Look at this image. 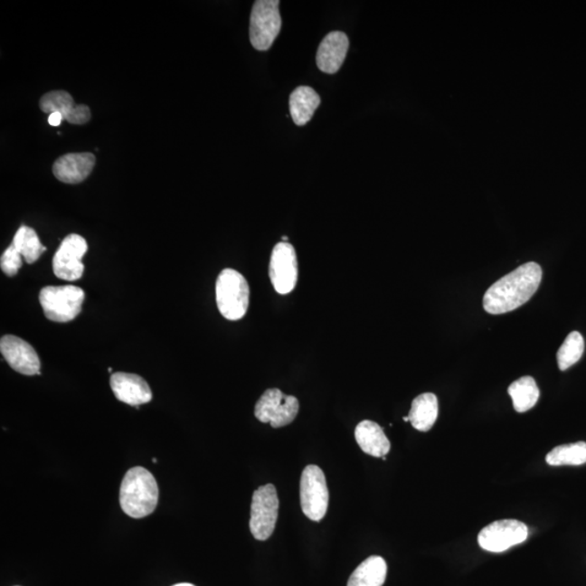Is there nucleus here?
Returning a JSON list of instances; mask_svg holds the SVG:
<instances>
[{
    "mask_svg": "<svg viewBox=\"0 0 586 586\" xmlns=\"http://www.w3.org/2000/svg\"><path fill=\"white\" fill-rule=\"evenodd\" d=\"M541 280L539 264L529 262L521 265L488 288L483 298V307L493 315L515 311L530 300L539 289Z\"/></svg>",
    "mask_w": 586,
    "mask_h": 586,
    "instance_id": "f257e3e1",
    "label": "nucleus"
},
{
    "mask_svg": "<svg viewBox=\"0 0 586 586\" xmlns=\"http://www.w3.org/2000/svg\"><path fill=\"white\" fill-rule=\"evenodd\" d=\"M159 487L155 477L144 467L130 468L119 487V504L129 517L140 519L155 512Z\"/></svg>",
    "mask_w": 586,
    "mask_h": 586,
    "instance_id": "f03ea898",
    "label": "nucleus"
},
{
    "mask_svg": "<svg viewBox=\"0 0 586 586\" xmlns=\"http://www.w3.org/2000/svg\"><path fill=\"white\" fill-rule=\"evenodd\" d=\"M216 304L220 313L228 320H239L249 307L250 288L239 271L226 269L219 275L215 286Z\"/></svg>",
    "mask_w": 586,
    "mask_h": 586,
    "instance_id": "7ed1b4c3",
    "label": "nucleus"
},
{
    "mask_svg": "<svg viewBox=\"0 0 586 586\" xmlns=\"http://www.w3.org/2000/svg\"><path fill=\"white\" fill-rule=\"evenodd\" d=\"M84 298V290L73 285L48 286L40 292V302L45 317L56 323H68L78 317Z\"/></svg>",
    "mask_w": 586,
    "mask_h": 586,
    "instance_id": "20e7f679",
    "label": "nucleus"
},
{
    "mask_svg": "<svg viewBox=\"0 0 586 586\" xmlns=\"http://www.w3.org/2000/svg\"><path fill=\"white\" fill-rule=\"evenodd\" d=\"M281 29L279 0H258L250 18V41L260 52L269 51Z\"/></svg>",
    "mask_w": 586,
    "mask_h": 586,
    "instance_id": "39448f33",
    "label": "nucleus"
},
{
    "mask_svg": "<svg viewBox=\"0 0 586 586\" xmlns=\"http://www.w3.org/2000/svg\"><path fill=\"white\" fill-rule=\"evenodd\" d=\"M302 512L309 520L320 521L328 509L329 491L324 471L318 466L304 468L300 481Z\"/></svg>",
    "mask_w": 586,
    "mask_h": 586,
    "instance_id": "423d86ee",
    "label": "nucleus"
},
{
    "mask_svg": "<svg viewBox=\"0 0 586 586\" xmlns=\"http://www.w3.org/2000/svg\"><path fill=\"white\" fill-rule=\"evenodd\" d=\"M279 499L273 485L260 487L254 491L250 530L255 540H269L279 519Z\"/></svg>",
    "mask_w": 586,
    "mask_h": 586,
    "instance_id": "0eeeda50",
    "label": "nucleus"
},
{
    "mask_svg": "<svg viewBox=\"0 0 586 586\" xmlns=\"http://www.w3.org/2000/svg\"><path fill=\"white\" fill-rule=\"evenodd\" d=\"M298 409L300 404L295 396L287 395L279 389H269L255 405L254 415L260 422L281 428L296 420Z\"/></svg>",
    "mask_w": 586,
    "mask_h": 586,
    "instance_id": "6e6552de",
    "label": "nucleus"
},
{
    "mask_svg": "<svg viewBox=\"0 0 586 586\" xmlns=\"http://www.w3.org/2000/svg\"><path fill=\"white\" fill-rule=\"evenodd\" d=\"M529 530L521 521L504 519L494 521L483 528L477 536L479 545L487 552L502 553L528 539Z\"/></svg>",
    "mask_w": 586,
    "mask_h": 586,
    "instance_id": "1a4fd4ad",
    "label": "nucleus"
},
{
    "mask_svg": "<svg viewBox=\"0 0 586 586\" xmlns=\"http://www.w3.org/2000/svg\"><path fill=\"white\" fill-rule=\"evenodd\" d=\"M298 260L295 248L288 242L277 243L271 252L269 279L279 295L295 289L298 281Z\"/></svg>",
    "mask_w": 586,
    "mask_h": 586,
    "instance_id": "9d476101",
    "label": "nucleus"
},
{
    "mask_svg": "<svg viewBox=\"0 0 586 586\" xmlns=\"http://www.w3.org/2000/svg\"><path fill=\"white\" fill-rule=\"evenodd\" d=\"M85 239L76 233L65 237L60 244L52 260L53 273L60 279L74 281L80 279L84 273V264L81 262L87 252Z\"/></svg>",
    "mask_w": 586,
    "mask_h": 586,
    "instance_id": "9b49d317",
    "label": "nucleus"
},
{
    "mask_svg": "<svg viewBox=\"0 0 586 586\" xmlns=\"http://www.w3.org/2000/svg\"><path fill=\"white\" fill-rule=\"evenodd\" d=\"M0 351L14 371L25 376L41 374V361L34 347L19 336H4L0 340Z\"/></svg>",
    "mask_w": 586,
    "mask_h": 586,
    "instance_id": "f8f14e48",
    "label": "nucleus"
},
{
    "mask_svg": "<svg viewBox=\"0 0 586 586\" xmlns=\"http://www.w3.org/2000/svg\"><path fill=\"white\" fill-rule=\"evenodd\" d=\"M43 112H59L63 119L71 124L83 125L90 121L91 113L85 105H76L73 97L64 90H52L43 95L40 100Z\"/></svg>",
    "mask_w": 586,
    "mask_h": 586,
    "instance_id": "ddd939ff",
    "label": "nucleus"
},
{
    "mask_svg": "<svg viewBox=\"0 0 586 586\" xmlns=\"http://www.w3.org/2000/svg\"><path fill=\"white\" fill-rule=\"evenodd\" d=\"M114 395L125 404L136 406L149 403L152 392L149 384L144 378L135 373H116L110 379Z\"/></svg>",
    "mask_w": 586,
    "mask_h": 586,
    "instance_id": "4468645a",
    "label": "nucleus"
},
{
    "mask_svg": "<svg viewBox=\"0 0 586 586\" xmlns=\"http://www.w3.org/2000/svg\"><path fill=\"white\" fill-rule=\"evenodd\" d=\"M95 163L96 157L90 152L64 155L54 162L53 175L65 184H79L90 175Z\"/></svg>",
    "mask_w": 586,
    "mask_h": 586,
    "instance_id": "2eb2a0df",
    "label": "nucleus"
},
{
    "mask_svg": "<svg viewBox=\"0 0 586 586\" xmlns=\"http://www.w3.org/2000/svg\"><path fill=\"white\" fill-rule=\"evenodd\" d=\"M349 38L342 32H331L326 36L318 47L317 62L320 71L325 73L338 72L345 62Z\"/></svg>",
    "mask_w": 586,
    "mask_h": 586,
    "instance_id": "dca6fc26",
    "label": "nucleus"
},
{
    "mask_svg": "<svg viewBox=\"0 0 586 586\" xmlns=\"http://www.w3.org/2000/svg\"><path fill=\"white\" fill-rule=\"evenodd\" d=\"M355 440L363 452L373 458H384L390 452L389 439L376 422L364 421L358 423L355 428Z\"/></svg>",
    "mask_w": 586,
    "mask_h": 586,
    "instance_id": "f3484780",
    "label": "nucleus"
},
{
    "mask_svg": "<svg viewBox=\"0 0 586 586\" xmlns=\"http://www.w3.org/2000/svg\"><path fill=\"white\" fill-rule=\"evenodd\" d=\"M290 114L298 127L311 121L313 114L320 105V98L311 87L300 86L290 95Z\"/></svg>",
    "mask_w": 586,
    "mask_h": 586,
    "instance_id": "a211bd4d",
    "label": "nucleus"
},
{
    "mask_svg": "<svg viewBox=\"0 0 586 586\" xmlns=\"http://www.w3.org/2000/svg\"><path fill=\"white\" fill-rule=\"evenodd\" d=\"M439 412L437 396L433 393L418 395L411 403L409 418L418 431L427 432L436 423Z\"/></svg>",
    "mask_w": 586,
    "mask_h": 586,
    "instance_id": "6ab92c4d",
    "label": "nucleus"
},
{
    "mask_svg": "<svg viewBox=\"0 0 586 586\" xmlns=\"http://www.w3.org/2000/svg\"><path fill=\"white\" fill-rule=\"evenodd\" d=\"M387 572V562L383 557L371 556L353 572L347 586H383Z\"/></svg>",
    "mask_w": 586,
    "mask_h": 586,
    "instance_id": "aec40b11",
    "label": "nucleus"
},
{
    "mask_svg": "<svg viewBox=\"0 0 586 586\" xmlns=\"http://www.w3.org/2000/svg\"><path fill=\"white\" fill-rule=\"evenodd\" d=\"M508 393L513 400L514 409L518 412L528 411L540 398V390L535 380L525 376L509 385Z\"/></svg>",
    "mask_w": 586,
    "mask_h": 586,
    "instance_id": "412c9836",
    "label": "nucleus"
},
{
    "mask_svg": "<svg viewBox=\"0 0 586 586\" xmlns=\"http://www.w3.org/2000/svg\"><path fill=\"white\" fill-rule=\"evenodd\" d=\"M11 244L18 250L22 257L24 258L25 262L29 264L35 263L41 258V255L46 251V248L43 246L36 232L29 226H21Z\"/></svg>",
    "mask_w": 586,
    "mask_h": 586,
    "instance_id": "4be33fe9",
    "label": "nucleus"
},
{
    "mask_svg": "<svg viewBox=\"0 0 586 586\" xmlns=\"http://www.w3.org/2000/svg\"><path fill=\"white\" fill-rule=\"evenodd\" d=\"M551 466H581L586 463V443L577 442L561 445L553 449L546 456Z\"/></svg>",
    "mask_w": 586,
    "mask_h": 586,
    "instance_id": "5701e85b",
    "label": "nucleus"
},
{
    "mask_svg": "<svg viewBox=\"0 0 586 586\" xmlns=\"http://www.w3.org/2000/svg\"><path fill=\"white\" fill-rule=\"evenodd\" d=\"M584 352V339L578 331L570 333L563 341L557 353L558 367L561 371H567L582 357Z\"/></svg>",
    "mask_w": 586,
    "mask_h": 586,
    "instance_id": "b1692460",
    "label": "nucleus"
},
{
    "mask_svg": "<svg viewBox=\"0 0 586 586\" xmlns=\"http://www.w3.org/2000/svg\"><path fill=\"white\" fill-rule=\"evenodd\" d=\"M22 255L19 253L13 244L5 250L0 259V268L7 276L13 277L18 273L22 268Z\"/></svg>",
    "mask_w": 586,
    "mask_h": 586,
    "instance_id": "393cba45",
    "label": "nucleus"
},
{
    "mask_svg": "<svg viewBox=\"0 0 586 586\" xmlns=\"http://www.w3.org/2000/svg\"><path fill=\"white\" fill-rule=\"evenodd\" d=\"M62 119V114H60L59 112H53L52 114H49L48 123L49 125H51V127H59V125L61 124Z\"/></svg>",
    "mask_w": 586,
    "mask_h": 586,
    "instance_id": "a878e982",
    "label": "nucleus"
},
{
    "mask_svg": "<svg viewBox=\"0 0 586 586\" xmlns=\"http://www.w3.org/2000/svg\"><path fill=\"white\" fill-rule=\"evenodd\" d=\"M173 586H194V585L190 584V583H179V584L173 585Z\"/></svg>",
    "mask_w": 586,
    "mask_h": 586,
    "instance_id": "bb28decb",
    "label": "nucleus"
},
{
    "mask_svg": "<svg viewBox=\"0 0 586 586\" xmlns=\"http://www.w3.org/2000/svg\"><path fill=\"white\" fill-rule=\"evenodd\" d=\"M403 421H410V418H409V416L404 417V418H403Z\"/></svg>",
    "mask_w": 586,
    "mask_h": 586,
    "instance_id": "cd10ccee",
    "label": "nucleus"
},
{
    "mask_svg": "<svg viewBox=\"0 0 586 586\" xmlns=\"http://www.w3.org/2000/svg\"><path fill=\"white\" fill-rule=\"evenodd\" d=\"M281 239H282V241H284V242H287V241H288V237H287V236L282 237Z\"/></svg>",
    "mask_w": 586,
    "mask_h": 586,
    "instance_id": "c85d7f7f",
    "label": "nucleus"
}]
</instances>
